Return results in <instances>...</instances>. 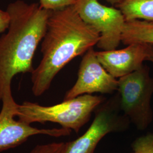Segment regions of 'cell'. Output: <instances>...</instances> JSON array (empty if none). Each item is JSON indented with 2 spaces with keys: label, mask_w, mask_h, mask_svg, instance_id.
Masks as SVG:
<instances>
[{
  "label": "cell",
  "mask_w": 153,
  "mask_h": 153,
  "mask_svg": "<svg viewBox=\"0 0 153 153\" xmlns=\"http://www.w3.org/2000/svg\"><path fill=\"white\" fill-rule=\"evenodd\" d=\"M118 82L121 110L138 129H146L153 121V76L150 75V68L143 64L137 71L119 78Z\"/></svg>",
  "instance_id": "4"
},
{
  "label": "cell",
  "mask_w": 153,
  "mask_h": 153,
  "mask_svg": "<svg viewBox=\"0 0 153 153\" xmlns=\"http://www.w3.org/2000/svg\"><path fill=\"white\" fill-rule=\"evenodd\" d=\"M118 80L104 68L93 48L83 56L76 81L65 94L64 100L93 93L112 94L117 91Z\"/></svg>",
  "instance_id": "8"
},
{
  "label": "cell",
  "mask_w": 153,
  "mask_h": 153,
  "mask_svg": "<svg viewBox=\"0 0 153 153\" xmlns=\"http://www.w3.org/2000/svg\"><path fill=\"white\" fill-rule=\"evenodd\" d=\"M99 61L113 76L120 78L140 69L143 62L153 63V45L133 43L123 49L96 52Z\"/></svg>",
  "instance_id": "9"
},
{
  "label": "cell",
  "mask_w": 153,
  "mask_h": 153,
  "mask_svg": "<svg viewBox=\"0 0 153 153\" xmlns=\"http://www.w3.org/2000/svg\"><path fill=\"white\" fill-rule=\"evenodd\" d=\"M124 45L145 43L153 45V22L141 19L126 21L121 35Z\"/></svg>",
  "instance_id": "10"
},
{
  "label": "cell",
  "mask_w": 153,
  "mask_h": 153,
  "mask_svg": "<svg viewBox=\"0 0 153 153\" xmlns=\"http://www.w3.org/2000/svg\"><path fill=\"white\" fill-rule=\"evenodd\" d=\"M10 24V16L7 11L0 10V33L8 28Z\"/></svg>",
  "instance_id": "15"
},
{
  "label": "cell",
  "mask_w": 153,
  "mask_h": 153,
  "mask_svg": "<svg viewBox=\"0 0 153 153\" xmlns=\"http://www.w3.org/2000/svg\"><path fill=\"white\" fill-rule=\"evenodd\" d=\"M120 109L119 94L99 105L88 129L76 140L66 142L64 153H94L99 142L107 134L126 129L129 120L125 115H119Z\"/></svg>",
  "instance_id": "6"
},
{
  "label": "cell",
  "mask_w": 153,
  "mask_h": 153,
  "mask_svg": "<svg viewBox=\"0 0 153 153\" xmlns=\"http://www.w3.org/2000/svg\"><path fill=\"white\" fill-rule=\"evenodd\" d=\"M65 147V142H53L37 145L28 153H64Z\"/></svg>",
  "instance_id": "13"
},
{
  "label": "cell",
  "mask_w": 153,
  "mask_h": 153,
  "mask_svg": "<svg viewBox=\"0 0 153 153\" xmlns=\"http://www.w3.org/2000/svg\"><path fill=\"white\" fill-rule=\"evenodd\" d=\"M76 0H39L40 6L45 9L55 11L73 5Z\"/></svg>",
  "instance_id": "14"
},
{
  "label": "cell",
  "mask_w": 153,
  "mask_h": 153,
  "mask_svg": "<svg viewBox=\"0 0 153 153\" xmlns=\"http://www.w3.org/2000/svg\"><path fill=\"white\" fill-rule=\"evenodd\" d=\"M99 38V33L82 20L74 5L51 11L42 44L43 57L31 73L33 95L47 91L57 74L97 45Z\"/></svg>",
  "instance_id": "1"
},
{
  "label": "cell",
  "mask_w": 153,
  "mask_h": 153,
  "mask_svg": "<svg viewBox=\"0 0 153 153\" xmlns=\"http://www.w3.org/2000/svg\"><path fill=\"white\" fill-rule=\"evenodd\" d=\"M131 153H153V133L138 137L131 145Z\"/></svg>",
  "instance_id": "12"
},
{
  "label": "cell",
  "mask_w": 153,
  "mask_h": 153,
  "mask_svg": "<svg viewBox=\"0 0 153 153\" xmlns=\"http://www.w3.org/2000/svg\"><path fill=\"white\" fill-rule=\"evenodd\" d=\"M8 31L0 38V100L6 89L11 87L13 77L32 73L33 60L39 43L44 38L51 11L40 4L22 1L10 4Z\"/></svg>",
  "instance_id": "2"
},
{
  "label": "cell",
  "mask_w": 153,
  "mask_h": 153,
  "mask_svg": "<svg viewBox=\"0 0 153 153\" xmlns=\"http://www.w3.org/2000/svg\"><path fill=\"white\" fill-rule=\"evenodd\" d=\"M73 5L82 20L99 33V48L112 51L118 47L126 22L118 8L103 5L98 0H76Z\"/></svg>",
  "instance_id": "5"
},
{
  "label": "cell",
  "mask_w": 153,
  "mask_h": 153,
  "mask_svg": "<svg viewBox=\"0 0 153 153\" xmlns=\"http://www.w3.org/2000/svg\"><path fill=\"white\" fill-rule=\"evenodd\" d=\"M116 6L126 21L141 19L153 22V0H123Z\"/></svg>",
  "instance_id": "11"
},
{
  "label": "cell",
  "mask_w": 153,
  "mask_h": 153,
  "mask_svg": "<svg viewBox=\"0 0 153 153\" xmlns=\"http://www.w3.org/2000/svg\"><path fill=\"white\" fill-rule=\"evenodd\" d=\"M108 2L110 3L112 5H117L121 3L123 0H106Z\"/></svg>",
  "instance_id": "16"
},
{
  "label": "cell",
  "mask_w": 153,
  "mask_h": 153,
  "mask_svg": "<svg viewBox=\"0 0 153 153\" xmlns=\"http://www.w3.org/2000/svg\"><path fill=\"white\" fill-rule=\"evenodd\" d=\"M104 101L103 97L85 94L51 106L25 102L18 104L16 116L19 120L30 124L46 122L57 123L62 128L78 133L90 120L92 112Z\"/></svg>",
  "instance_id": "3"
},
{
  "label": "cell",
  "mask_w": 153,
  "mask_h": 153,
  "mask_svg": "<svg viewBox=\"0 0 153 153\" xmlns=\"http://www.w3.org/2000/svg\"><path fill=\"white\" fill-rule=\"evenodd\" d=\"M0 112V153L14 148L26 142L29 137L38 134L59 137L69 136L71 130L64 128L38 129L22 121L16 120L18 104L11 93V87L7 88L2 98Z\"/></svg>",
  "instance_id": "7"
}]
</instances>
